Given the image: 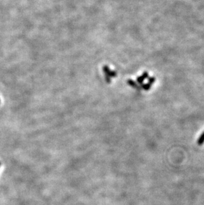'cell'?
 Listing matches in <instances>:
<instances>
[{"instance_id":"cell-1","label":"cell","mask_w":204,"mask_h":205,"mask_svg":"<svg viewBox=\"0 0 204 205\" xmlns=\"http://www.w3.org/2000/svg\"><path fill=\"white\" fill-rule=\"evenodd\" d=\"M204 143V132L200 135V137H199L198 141H197V144H198L199 145H203Z\"/></svg>"},{"instance_id":"cell-2","label":"cell","mask_w":204,"mask_h":205,"mask_svg":"<svg viewBox=\"0 0 204 205\" xmlns=\"http://www.w3.org/2000/svg\"><path fill=\"white\" fill-rule=\"evenodd\" d=\"M0 165H1V163H0Z\"/></svg>"}]
</instances>
